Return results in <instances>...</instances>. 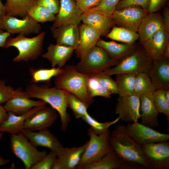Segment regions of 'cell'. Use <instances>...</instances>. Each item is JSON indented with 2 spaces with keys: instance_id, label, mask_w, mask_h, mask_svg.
Returning a JSON list of instances; mask_svg holds the SVG:
<instances>
[{
  "instance_id": "obj_1",
  "label": "cell",
  "mask_w": 169,
  "mask_h": 169,
  "mask_svg": "<svg viewBox=\"0 0 169 169\" xmlns=\"http://www.w3.org/2000/svg\"><path fill=\"white\" fill-rule=\"evenodd\" d=\"M109 141L112 151L124 162L135 169L151 168L143 154L141 145L129 135L125 125H117L110 132Z\"/></svg>"
},
{
  "instance_id": "obj_2",
  "label": "cell",
  "mask_w": 169,
  "mask_h": 169,
  "mask_svg": "<svg viewBox=\"0 0 169 169\" xmlns=\"http://www.w3.org/2000/svg\"><path fill=\"white\" fill-rule=\"evenodd\" d=\"M24 92L29 98L38 99L49 104L60 116L62 131L67 130L70 120V115L67 112L68 99L70 93L56 86L50 87L46 85H39L33 83L27 86Z\"/></svg>"
},
{
  "instance_id": "obj_3",
  "label": "cell",
  "mask_w": 169,
  "mask_h": 169,
  "mask_svg": "<svg viewBox=\"0 0 169 169\" xmlns=\"http://www.w3.org/2000/svg\"><path fill=\"white\" fill-rule=\"evenodd\" d=\"M90 75L78 71L74 65H67L55 77V86L74 95L89 107L94 101L87 89V82Z\"/></svg>"
},
{
  "instance_id": "obj_4",
  "label": "cell",
  "mask_w": 169,
  "mask_h": 169,
  "mask_svg": "<svg viewBox=\"0 0 169 169\" xmlns=\"http://www.w3.org/2000/svg\"><path fill=\"white\" fill-rule=\"evenodd\" d=\"M153 60L142 46H138L131 54L119 61L113 68L103 72L110 76L120 74L137 75L141 73L149 74L152 65Z\"/></svg>"
},
{
  "instance_id": "obj_5",
  "label": "cell",
  "mask_w": 169,
  "mask_h": 169,
  "mask_svg": "<svg viewBox=\"0 0 169 169\" xmlns=\"http://www.w3.org/2000/svg\"><path fill=\"white\" fill-rule=\"evenodd\" d=\"M45 34V32L43 31L32 38L27 37L22 34L14 38L10 36L6 41L4 48L12 47L18 50V54L13 59V62L33 61L42 53Z\"/></svg>"
},
{
  "instance_id": "obj_6",
  "label": "cell",
  "mask_w": 169,
  "mask_h": 169,
  "mask_svg": "<svg viewBox=\"0 0 169 169\" xmlns=\"http://www.w3.org/2000/svg\"><path fill=\"white\" fill-rule=\"evenodd\" d=\"M119 62L110 57L104 49L96 45L88 51L75 67L79 72L90 75L115 66Z\"/></svg>"
},
{
  "instance_id": "obj_7",
  "label": "cell",
  "mask_w": 169,
  "mask_h": 169,
  "mask_svg": "<svg viewBox=\"0 0 169 169\" xmlns=\"http://www.w3.org/2000/svg\"><path fill=\"white\" fill-rule=\"evenodd\" d=\"M87 133L90 139L76 168L77 169L100 160L112 151L110 144V132L109 130L98 135L90 127L88 129Z\"/></svg>"
},
{
  "instance_id": "obj_8",
  "label": "cell",
  "mask_w": 169,
  "mask_h": 169,
  "mask_svg": "<svg viewBox=\"0 0 169 169\" xmlns=\"http://www.w3.org/2000/svg\"><path fill=\"white\" fill-rule=\"evenodd\" d=\"M21 132L12 134L10 146L13 153L23 163L26 169H30L47 154L45 151H39Z\"/></svg>"
},
{
  "instance_id": "obj_9",
  "label": "cell",
  "mask_w": 169,
  "mask_h": 169,
  "mask_svg": "<svg viewBox=\"0 0 169 169\" xmlns=\"http://www.w3.org/2000/svg\"><path fill=\"white\" fill-rule=\"evenodd\" d=\"M41 28V25L28 15L22 19L5 14L0 15V28L10 34H38Z\"/></svg>"
},
{
  "instance_id": "obj_10",
  "label": "cell",
  "mask_w": 169,
  "mask_h": 169,
  "mask_svg": "<svg viewBox=\"0 0 169 169\" xmlns=\"http://www.w3.org/2000/svg\"><path fill=\"white\" fill-rule=\"evenodd\" d=\"M148 13L147 10L140 7L131 6L115 10L111 17L118 27L137 32L142 20Z\"/></svg>"
},
{
  "instance_id": "obj_11",
  "label": "cell",
  "mask_w": 169,
  "mask_h": 169,
  "mask_svg": "<svg viewBox=\"0 0 169 169\" xmlns=\"http://www.w3.org/2000/svg\"><path fill=\"white\" fill-rule=\"evenodd\" d=\"M143 154L151 168H169V142L168 141L141 146Z\"/></svg>"
},
{
  "instance_id": "obj_12",
  "label": "cell",
  "mask_w": 169,
  "mask_h": 169,
  "mask_svg": "<svg viewBox=\"0 0 169 169\" xmlns=\"http://www.w3.org/2000/svg\"><path fill=\"white\" fill-rule=\"evenodd\" d=\"M128 134L141 145L168 141L169 135L160 133L138 121L126 126Z\"/></svg>"
},
{
  "instance_id": "obj_13",
  "label": "cell",
  "mask_w": 169,
  "mask_h": 169,
  "mask_svg": "<svg viewBox=\"0 0 169 169\" xmlns=\"http://www.w3.org/2000/svg\"><path fill=\"white\" fill-rule=\"evenodd\" d=\"M140 105L139 96L134 95L119 96L115 113L122 121L134 122L140 118Z\"/></svg>"
},
{
  "instance_id": "obj_14",
  "label": "cell",
  "mask_w": 169,
  "mask_h": 169,
  "mask_svg": "<svg viewBox=\"0 0 169 169\" xmlns=\"http://www.w3.org/2000/svg\"><path fill=\"white\" fill-rule=\"evenodd\" d=\"M57 118L56 111L51 107H45L34 112L26 119L24 129L28 131H40L48 129Z\"/></svg>"
},
{
  "instance_id": "obj_15",
  "label": "cell",
  "mask_w": 169,
  "mask_h": 169,
  "mask_svg": "<svg viewBox=\"0 0 169 169\" xmlns=\"http://www.w3.org/2000/svg\"><path fill=\"white\" fill-rule=\"evenodd\" d=\"M60 8L52 25L57 27L64 24H73L79 26L83 13L77 6L74 0H59Z\"/></svg>"
},
{
  "instance_id": "obj_16",
  "label": "cell",
  "mask_w": 169,
  "mask_h": 169,
  "mask_svg": "<svg viewBox=\"0 0 169 169\" xmlns=\"http://www.w3.org/2000/svg\"><path fill=\"white\" fill-rule=\"evenodd\" d=\"M21 132L34 146L48 148L55 152L57 156L62 152L64 148L57 138L48 129L39 131L38 132L23 129Z\"/></svg>"
},
{
  "instance_id": "obj_17",
  "label": "cell",
  "mask_w": 169,
  "mask_h": 169,
  "mask_svg": "<svg viewBox=\"0 0 169 169\" xmlns=\"http://www.w3.org/2000/svg\"><path fill=\"white\" fill-rule=\"evenodd\" d=\"M14 96L6 102L3 106L7 112H11L17 115L26 113L33 108L38 106L46 105V103L39 100H34L25 94L21 88L15 90Z\"/></svg>"
},
{
  "instance_id": "obj_18",
  "label": "cell",
  "mask_w": 169,
  "mask_h": 169,
  "mask_svg": "<svg viewBox=\"0 0 169 169\" xmlns=\"http://www.w3.org/2000/svg\"><path fill=\"white\" fill-rule=\"evenodd\" d=\"M148 74L154 90L169 89V58L153 60Z\"/></svg>"
},
{
  "instance_id": "obj_19",
  "label": "cell",
  "mask_w": 169,
  "mask_h": 169,
  "mask_svg": "<svg viewBox=\"0 0 169 169\" xmlns=\"http://www.w3.org/2000/svg\"><path fill=\"white\" fill-rule=\"evenodd\" d=\"M169 38V33L163 26L141 45L152 60H158L162 58Z\"/></svg>"
},
{
  "instance_id": "obj_20",
  "label": "cell",
  "mask_w": 169,
  "mask_h": 169,
  "mask_svg": "<svg viewBox=\"0 0 169 169\" xmlns=\"http://www.w3.org/2000/svg\"><path fill=\"white\" fill-rule=\"evenodd\" d=\"M50 30L56 44L74 49L79 43V27L73 24H64L57 27L51 26Z\"/></svg>"
},
{
  "instance_id": "obj_21",
  "label": "cell",
  "mask_w": 169,
  "mask_h": 169,
  "mask_svg": "<svg viewBox=\"0 0 169 169\" xmlns=\"http://www.w3.org/2000/svg\"><path fill=\"white\" fill-rule=\"evenodd\" d=\"M78 27L79 43L74 50L77 57L81 59L88 51L96 45L101 35L96 30L87 24L83 23Z\"/></svg>"
},
{
  "instance_id": "obj_22",
  "label": "cell",
  "mask_w": 169,
  "mask_h": 169,
  "mask_svg": "<svg viewBox=\"0 0 169 169\" xmlns=\"http://www.w3.org/2000/svg\"><path fill=\"white\" fill-rule=\"evenodd\" d=\"M88 144V141L79 147L64 148L62 152L57 156L51 169H76Z\"/></svg>"
},
{
  "instance_id": "obj_23",
  "label": "cell",
  "mask_w": 169,
  "mask_h": 169,
  "mask_svg": "<svg viewBox=\"0 0 169 169\" xmlns=\"http://www.w3.org/2000/svg\"><path fill=\"white\" fill-rule=\"evenodd\" d=\"M81 20L97 31L102 36H106L115 24L111 17L91 11L83 13Z\"/></svg>"
},
{
  "instance_id": "obj_24",
  "label": "cell",
  "mask_w": 169,
  "mask_h": 169,
  "mask_svg": "<svg viewBox=\"0 0 169 169\" xmlns=\"http://www.w3.org/2000/svg\"><path fill=\"white\" fill-rule=\"evenodd\" d=\"M152 93L140 96L141 123L154 129L159 125L158 115L159 113L155 105Z\"/></svg>"
},
{
  "instance_id": "obj_25",
  "label": "cell",
  "mask_w": 169,
  "mask_h": 169,
  "mask_svg": "<svg viewBox=\"0 0 169 169\" xmlns=\"http://www.w3.org/2000/svg\"><path fill=\"white\" fill-rule=\"evenodd\" d=\"M163 26L161 13L158 12L148 13L142 20L137 31L140 44L145 43Z\"/></svg>"
},
{
  "instance_id": "obj_26",
  "label": "cell",
  "mask_w": 169,
  "mask_h": 169,
  "mask_svg": "<svg viewBox=\"0 0 169 169\" xmlns=\"http://www.w3.org/2000/svg\"><path fill=\"white\" fill-rule=\"evenodd\" d=\"M74 50L72 47L50 44L47 48V52L42 57L50 62L52 67L57 66L61 68L70 59Z\"/></svg>"
},
{
  "instance_id": "obj_27",
  "label": "cell",
  "mask_w": 169,
  "mask_h": 169,
  "mask_svg": "<svg viewBox=\"0 0 169 169\" xmlns=\"http://www.w3.org/2000/svg\"><path fill=\"white\" fill-rule=\"evenodd\" d=\"M45 107V105L35 107L26 113L17 115L11 112H8L6 119L0 124V130L2 132H7L11 135L18 133L24 129L25 120L32 113Z\"/></svg>"
},
{
  "instance_id": "obj_28",
  "label": "cell",
  "mask_w": 169,
  "mask_h": 169,
  "mask_svg": "<svg viewBox=\"0 0 169 169\" xmlns=\"http://www.w3.org/2000/svg\"><path fill=\"white\" fill-rule=\"evenodd\" d=\"M96 46L104 49L111 58L120 61L133 52L138 46L133 44H121L100 39Z\"/></svg>"
},
{
  "instance_id": "obj_29",
  "label": "cell",
  "mask_w": 169,
  "mask_h": 169,
  "mask_svg": "<svg viewBox=\"0 0 169 169\" xmlns=\"http://www.w3.org/2000/svg\"><path fill=\"white\" fill-rule=\"evenodd\" d=\"M135 169L122 161L112 151L100 160L81 167L80 169Z\"/></svg>"
},
{
  "instance_id": "obj_30",
  "label": "cell",
  "mask_w": 169,
  "mask_h": 169,
  "mask_svg": "<svg viewBox=\"0 0 169 169\" xmlns=\"http://www.w3.org/2000/svg\"><path fill=\"white\" fill-rule=\"evenodd\" d=\"M37 0H6L4 5L5 14L23 18L34 6Z\"/></svg>"
},
{
  "instance_id": "obj_31",
  "label": "cell",
  "mask_w": 169,
  "mask_h": 169,
  "mask_svg": "<svg viewBox=\"0 0 169 169\" xmlns=\"http://www.w3.org/2000/svg\"><path fill=\"white\" fill-rule=\"evenodd\" d=\"M106 36L113 40L128 44H133L139 38L137 32L118 26L114 27Z\"/></svg>"
},
{
  "instance_id": "obj_32",
  "label": "cell",
  "mask_w": 169,
  "mask_h": 169,
  "mask_svg": "<svg viewBox=\"0 0 169 169\" xmlns=\"http://www.w3.org/2000/svg\"><path fill=\"white\" fill-rule=\"evenodd\" d=\"M29 70L31 76V83H49L51 78L56 77L62 72V69L58 67H52L50 69L30 68Z\"/></svg>"
},
{
  "instance_id": "obj_33",
  "label": "cell",
  "mask_w": 169,
  "mask_h": 169,
  "mask_svg": "<svg viewBox=\"0 0 169 169\" xmlns=\"http://www.w3.org/2000/svg\"><path fill=\"white\" fill-rule=\"evenodd\" d=\"M116 82L118 88L119 96L133 94L136 75L128 74H116Z\"/></svg>"
},
{
  "instance_id": "obj_34",
  "label": "cell",
  "mask_w": 169,
  "mask_h": 169,
  "mask_svg": "<svg viewBox=\"0 0 169 169\" xmlns=\"http://www.w3.org/2000/svg\"><path fill=\"white\" fill-rule=\"evenodd\" d=\"M154 89L149 74L141 73L136 75L133 95L139 97L152 93Z\"/></svg>"
},
{
  "instance_id": "obj_35",
  "label": "cell",
  "mask_w": 169,
  "mask_h": 169,
  "mask_svg": "<svg viewBox=\"0 0 169 169\" xmlns=\"http://www.w3.org/2000/svg\"><path fill=\"white\" fill-rule=\"evenodd\" d=\"M29 15L37 23H43L48 22H54L55 16L45 8L36 4L29 11Z\"/></svg>"
},
{
  "instance_id": "obj_36",
  "label": "cell",
  "mask_w": 169,
  "mask_h": 169,
  "mask_svg": "<svg viewBox=\"0 0 169 169\" xmlns=\"http://www.w3.org/2000/svg\"><path fill=\"white\" fill-rule=\"evenodd\" d=\"M81 119L90 125L94 133L98 135L107 131L110 126L116 123L120 120L118 117L112 121L100 122L92 117L88 113L82 117Z\"/></svg>"
},
{
  "instance_id": "obj_37",
  "label": "cell",
  "mask_w": 169,
  "mask_h": 169,
  "mask_svg": "<svg viewBox=\"0 0 169 169\" xmlns=\"http://www.w3.org/2000/svg\"><path fill=\"white\" fill-rule=\"evenodd\" d=\"M68 107L73 111L76 118H82L88 113L86 105L74 95L70 93L68 99Z\"/></svg>"
},
{
  "instance_id": "obj_38",
  "label": "cell",
  "mask_w": 169,
  "mask_h": 169,
  "mask_svg": "<svg viewBox=\"0 0 169 169\" xmlns=\"http://www.w3.org/2000/svg\"><path fill=\"white\" fill-rule=\"evenodd\" d=\"M88 93L92 98L96 96H100L108 98L111 97V94L103 87L94 77L90 76L87 82Z\"/></svg>"
},
{
  "instance_id": "obj_39",
  "label": "cell",
  "mask_w": 169,
  "mask_h": 169,
  "mask_svg": "<svg viewBox=\"0 0 169 169\" xmlns=\"http://www.w3.org/2000/svg\"><path fill=\"white\" fill-rule=\"evenodd\" d=\"M165 91L162 90H154L152 93V96L154 103L158 113L165 115L169 121V105L165 98Z\"/></svg>"
},
{
  "instance_id": "obj_40",
  "label": "cell",
  "mask_w": 169,
  "mask_h": 169,
  "mask_svg": "<svg viewBox=\"0 0 169 169\" xmlns=\"http://www.w3.org/2000/svg\"><path fill=\"white\" fill-rule=\"evenodd\" d=\"M90 76L95 78L100 84L111 94H118V88L117 83L110 76L105 74L103 71Z\"/></svg>"
},
{
  "instance_id": "obj_41",
  "label": "cell",
  "mask_w": 169,
  "mask_h": 169,
  "mask_svg": "<svg viewBox=\"0 0 169 169\" xmlns=\"http://www.w3.org/2000/svg\"><path fill=\"white\" fill-rule=\"evenodd\" d=\"M121 0H103L97 7L87 11H91L111 17L115 10L118 3Z\"/></svg>"
},
{
  "instance_id": "obj_42",
  "label": "cell",
  "mask_w": 169,
  "mask_h": 169,
  "mask_svg": "<svg viewBox=\"0 0 169 169\" xmlns=\"http://www.w3.org/2000/svg\"><path fill=\"white\" fill-rule=\"evenodd\" d=\"M57 157L56 154L52 151H50L49 154L41 160L33 165L31 169H50Z\"/></svg>"
},
{
  "instance_id": "obj_43",
  "label": "cell",
  "mask_w": 169,
  "mask_h": 169,
  "mask_svg": "<svg viewBox=\"0 0 169 169\" xmlns=\"http://www.w3.org/2000/svg\"><path fill=\"white\" fill-rule=\"evenodd\" d=\"M15 92V90L12 87L6 85L5 81L0 79V105L13 97Z\"/></svg>"
},
{
  "instance_id": "obj_44",
  "label": "cell",
  "mask_w": 169,
  "mask_h": 169,
  "mask_svg": "<svg viewBox=\"0 0 169 169\" xmlns=\"http://www.w3.org/2000/svg\"><path fill=\"white\" fill-rule=\"evenodd\" d=\"M149 0H121L116 6L115 10L129 6H137L147 10Z\"/></svg>"
},
{
  "instance_id": "obj_45",
  "label": "cell",
  "mask_w": 169,
  "mask_h": 169,
  "mask_svg": "<svg viewBox=\"0 0 169 169\" xmlns=\"http://www.w3.org/2000/svg\"><path fill=\"white\" fill-rule=\"evenodd\" d=\"M37 4L54 15L58 13L60 8L59 0H37Z\"/></svg>"
},
{
  "instance_id": "obj_46",
  "label": "cell",
  "mask_w": 169,
  "mask_h": 169,
  "mask_svg": "<svg viewBox=\"0 0 169 169\" xmlns=\"http://www.w3.org/2000/svg\"><path fill=\"white\" fill-rule=\"evenodd\" d=\"M103 0H79L76 2L77 7L84 12L98 6Z\"/></svg>"
},
{
  "instance_id": "obj_47",
  "label": "cell",
  "mask_w": 169,
  "mask_h": 169,
  "mask_svg": "<svg viewBox=\"0 0 169 169\" xmlns=\"http://www.w3.org/2000/svg\"><path fill=\"white\" fill-rule=\"evenodd\" d=\"M168 0H149L147 9L148 13L158 12L164 7Z\"/></svg>"
},
{
  "instance_id": "obj_48",
  "label": "cell",
  "mask_w": 169,
  "mask_h": 169,
  "mask_svg": "<svg viewBox=\"0 0 169 169\" xmlns=\"http://www.w3.org/2000/svg\"><path fill=\"white\" fill-rule=\"evenodd\" d=\"M162 16L163 26L169 33V9L168 7L164 9Z\"/></svg>"
},
{
  "instance_id": "obj_49",
  "label": "cell",
  "mask_w": 169,
  "mask_h": 169,
  "mask_svg": "<svg viewBox=\"0 0 169 169\" xmlns=\"http://www.w3.org/2000/svg\"><path fill=\"white\" fill-rule=\"evenodd\" d=\"M10 36V33L0 28V47L4 48L6 41Z\"/></svg>"
},
{
  "instance_id": "obj_50",
  "label": "cell",
  "mask_w": 169,
  "mask_h": 169,
  "mask_svg": "<svg viewBox=\"0 0 169 169\" xmlns=\"http://www.w3.org/2000/svg\"><path fill=\"white\" fill-rule=\"evenodd\" d=\"M7 115V112L5 110L3 106L0 105V124L6 119Z\"/></svg>"
},
{
  "instance_id": "obj_51",
  "label": "cell",
  "mask_w": 169,
  "mask_h": 169,
  "mask_svg": "<svg viewBox=\"0 0 169 169\" xmlns=\"http://www.w3.org/2000/svg\"><path fill=\"white\" fill-rule=\"evenodd\" d=\"M162 58H169V42H168L164 49Z\"/></svg>"
},
{
  "instance_id": "obj_52",
  "label": "cell",
  "mask_w": 169,
  "mask_h": 169,
  "mask_svg": "<svg viewBox=\"0 0 169 169\" xmlns=\"http://www.w3.org/2000/svg\"><path fill=\"white\" fill-rule=\"evenodd\" d=\"M10 160L5 159L0 156V166L5 165L9 162Z\"/></svg>"
},
{
  "instance_id": "obj_53",
  "label": "cell",
  "mask_w": 169,
  "mask_h": 169,
  "mask_svg": "<svg viewBox=\"0 0 169 169\" xmlns=\"http://www.w3.org/2000/svg\"><path fill=\"white\" fill-rule=\"evenodd\" d=\"M4 5L0 0V15L5 14Z\"/></svg>"
},
{
  "instance_id": "obj_54",
  "label": "cell",
  "mask_w": 169,
  "mask_h": 169,
  "mask_svg": "<svg viewBox=\"0 0 169 169\" xmlns=\"http://www.w3.org/2000/svg\"><path fill=\"white\" fill-rule=\"evenodd\" d=\"M164 96L166 101L169 105V89L165 91Z\"/></svg>"
},
{
  "instance_id": "obj_55",
  "label": "cell",
  "mask_w": 169,
  "mask_h": 169,
  "mask_svg": "<svg viewBox=\"0 0 169 169\" xmlns=\"http://www.w3.org/2000/svg\"><path fill=\"white\" fill-rule=\"evenodd\" d=\"M3 136L2 132L0 130V140L2 139Z\"/></svg>"
},
{
  "instance_id": "obj_56",
  "label": "cell",
  "mask_w": 169,
  "mask_h": 169,
  "mask_svg": "<svg viewBox=\"0 0 169 169\" xmlns=\"http://www.w3.org/2000/svg\"><path fill=\"white\" fill-rule=\"evenodd\" d=\"M75 2H76L77 1H78L79 0H74Z\"/></svg>"
}]
</instances>
